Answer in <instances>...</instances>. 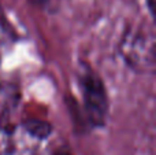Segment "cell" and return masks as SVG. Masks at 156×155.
<instances>
[{"label":"cell","instance_id":"6da1fadb","mask_svg":"<svg viewBox=\"0 0 156 155\" xmlns=\"http://www.w3.org/2000/svg\"><path fill=\"white\" fill-rule=\"evenodd\" d=\"M123 62L140 74H154L156 69V40L152 29L143 25L127 26L118 43Z\"/></svg>","mask_w":156,"mask_h":155},{"label":"cell","instance_id":"7a4b0ae2","mask_svg":"<svg viewBox=\"0 0 156 155\" xmlns=\"http://www.w3.org/2000/svg\"><path fill=\"white\" fill-rule=\"evenodd\" d=\"M83 113L92 128H104L110 114V99L101 77L92 67H85L80 74Z\"/></svg>","mask_w":156,"mask_h":155},{"label":"cell","instance_id":"3957f363","mask_svg":"<svg viewBox=\"0 0 156 155\" xmlns=\"http://www.w3.org/2000/svg\"><path fill=\"white\" fill-rule=\"evenodd\" d=\"M40 143L22 124L0 126V155H38Z\"/></svg>","mask_w":156,"mask_h":155},{"label":"cell","instance_id":"277c9868","mask_svg":"<svg viewBox=\"0 0 156 155\" xmlns=\"http://www.w3.org/2000/svg\"><path fill=\"white\" fill-rule=\"evenodd\" d=\"M21 102V91L18 85L10 81H0V122H7Z\"/></svg>","mask_w":156,"mask_h":155},{"label":"cell","instance_id":"5b68a950","mask_svg":"<svg viewBox=\"0 0 156 155\" xmlns=\"http://www.w3.org/2000/svg\"><path fill=\"white\" fill-rule=\"evenodd\" d=\"M22 125L40 142L47 140L52 133V125L47 121H41V120H36V118H30L22 122Z\"/></svg>","mask_w":156,"mask_h":155},{"label":"cell","instance_id":"8992f818","mask_svg":"<svg viewBox=\"0 0 156 155\" xmlns=\"http://www.w3.org/2000/svg\"><path fill=\"white\" fill-rule=\"evenodd\" d=\"M16 40V33L11 22L7 19L2 5H0V45H8Z\"/></svg>","mask_w":156,"mask_h":155},{"label":"cell","instance_id":"52a82bcc","mask_svg":"<svg viewBox=\"0 0 156 155\" xmlns=\"http://www.w3.org/2000/svg\"><path fill=\"white\" fill-rule=\"evenodd\" d=\"M29 2L34 5H38V7H47L51 3V0H29Z\"/></svg>","mask_w":156,"mask_h":155},{"label":"cell","instance_id":"ba28073f","mask_svg":"<svg viewBox=\"0 0 156 155\" xmlns=\"http://www.w3.org/2000/svg\"><path fill=\"white\" fill-rule=\"evenodd\" d=\"M154 4H155V0H147V5H148L149 14H151L152 16L155 15V8H154Z\"/></svg>","mask_w":156,"mask_h":155},{"label":"cell","instance_id":"9c48e42d","mask_svg":"<svg viewBox=\"0 0 156 155\" xmlns=\"http://www.w3.org/2000/svg\"><path fill=\"white\" fill-rule=\"evenodd\" d=\"M54 155H71V154L67 150H56L54 153Z\"/></svg>","mask_w":156,"mask_h":155},{"label":"cell","instance_id":"30bf717a","mask_svg":"<svg viewBox=\"0 0 156 155\" xmlns=\"http://www.w3.org/2000/svg\"><path fill=\"white\" fill-rule=\"evenodd\" d=\"M2 80H3V78H2V70H0V81H2Z\"/></svg>","mask_w":156,"mask_h":155}]
</instances>
